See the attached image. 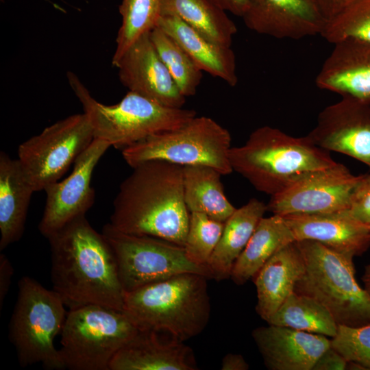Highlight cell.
<instances>
[{"mask_svg":"<svg viewBox=\"0 0 370 370\" xmlns=\"http://www.w3.org/2000/svg\"><path fill=\"white\" fill-rule=\"evenodd\" d=\"M130 91L172 108H182L186 98L161 60L150 32L140 37L114 65Z\"/></svg>","mask_w":370,"mask_h":370,"instance_id":"15","label":"cell"},{"mask_svg":"<svg viewBox=\"0 0 370 370\" xmlns=\"http://www.w3.org/2000/svg\"><path fill=\"white\" fill-rule=\"evenodd\" d=\"M16 302L10 323L9 336L22 367L40 363L47 369H64L54 345L66 314L62 299L28 276L18 282Z\"/></svg>","mask_w":370,"mask_h":370,"instance_id":"7","label":"cell"},{"mask_svg":"<svg viewBox=\"0 0 370 370\" xmlns=\"http://www.w3.org/2000/svg\"><path fill=\"white\" fill-rule=\"evenodd\" d=\"M296 242L305 268L294 291L323 305L338 325L369 324L370 297L357 282L354 257L312 240Z\"/></svg>","mask_w":370,"mask_h":370,"instance_id":"6","label":"cell"},{"mask_svg":"<svg viewBox=\"0 0 370 370\" xmlns=\"http://www.w3.org/2000/svg\"><path fill=\"white\" fill-rule=\"evenodd\" d=\"M226 12L242 17L247 10L246 0H213Z\"/></svg>","mask_w":370,"mask_h":370,"instance_id":"39","label":"cell"},{"mask_svg":"<svg viewBox=\"0 0 370 370\" xmlns=\"http://www.w3.org/2000/svg\"><path fill=\"white\" fill-rule=\"evenodd\" d=\"M345 212L353 218L368 224L370 222V172L362 175L351 195Z\"/></svg>","mask_w":370,"mask_h":370,"instance_id":"34","label":"cell"},{"mask_svg":"<svg viewBox=\"0 0 370 370\" xmlns=\"http://www.w3.org/2000/svg\"><path fill=\"white\" fill-rule=\"evenodd\" d=\"M221 175L209 166H183L184 197L190 213H203L221 222L232 215L236 208L225 195Z\"/></svg>","mask_w":370,"mask_h":370,"instance_id":"26","label":"cell"},{"mask_svg":"<svg viewBox=\"0 0 370 370\" xmlns=\"http://www.w3.org/2000/svg\"><path fill=\"white\" fill-rule=\"evenodd\" d=\"M295 241L312 240L353 257L370 247V227L345 210L329 214H292L282 216Z\"/></svg>","mask_w":370,"mask_h":370,"instance_id":"19","label":"cell"},{"mask_svg":"<svg viewBox=\"0 0 370 370\" xmlns=\"http://www.w3.org/2000/svg\"><path fill=\"white\" fill-rule=\"evenodd\" d=\"M150 37L180 92L185 97L195 95L203 71L182 47L160 28L152 29Z\"/></svg>","mask_w":370,"mask_h":370,"instance_id":"30","label":"cell"},{"mask_svg":"<svg viewBox=\"0 0 370 370\" xmlns=\"http://www.w3.org/2000/svg\"><path fill=\"white\" fill-rule=\"evenodd\" d=\"M111 145L94 138L88 148L76 159L71 173L64 180L47 186L45 206L38 225L46 238L92 207L95 193L90 186L93 171Z\"/></svg>","mask_w":370,"mask_h":370,"instance_id":"13","label":"cell"},{"mask_svg":"<svg viewBox=\"0 0 370 370\" xmlns=\"http://www.w3.org/2000/svg\"><path fill=\"white\" fill-rule=\"evenodd\" d=\"M14 269L8 258L3 254L0 255V304H2L10 286Z\"/></svg>","mask_w":370,"mask_h":370,"instance_id":"36","label":"cell"},{"mask_svg":"<svg viewBox=\"0 0 370 370\" xmlns=\"http://www.w3.org/2000/svg\"><path fill=\"white\" fill-rule=\"evenodd\" d=\"M101 233L114 254L125 293L185 273L214 279L209 267L190 260L184 246L151 236L125 233L110 223L103 227Z\"/></svg>","mask_w":370,"mask_h":370,"instance_id":"10","label":"cell"},{"mask_svg":"<svg viewBox=\"0 0 370 370\" xmlns=\"http://www.w3.org/2000/svg\"><path fill=\"white\" fill-rule=\"evenodd\" d=\"M119 10L122 21L116 35L113 66L140 37L157 26L161 0H122Z\"/></svg>","mask_w":370,"mask_h":370,"instance_id":"29","label":"cell"},{"mask_svg":"<svg viewBox=\"0 0 370 370\" xmlns=\"http://www.w3.org/2000/svg\"><path fill=\"white\" fill-rule=\"evenodd\" d=\"M320 35L333 44L348 38L370 42V0H350L326 21Z\"/></svg>","mask_w":370,"mask_h":370,"instance_id":"31","label":"cell"},{"mask_svg":"<svg viewBox=\"0 0 370 370\" xmlns=\"http://www.w3.org/2000/svg\"><path fill=\"white\" fill-rule=\"evenodd\" d=\"M94 138L87 115L73 114L22 143L17 160L34 191L44 190L60 180Z\"/></svg>","mask_w":370,"mask_h":370,"instance_id":"11","label":"cell"},{"mask_svg":"<svg viewBox=\"0 0 370 370\" xmlns=\"http://www.w3.org/2000/svg\"><path fill=\"white\" fill-rule=\"evenodd\" d=\"M368 225H369V227H370V222L368 223Z\"/></svg>","mask_w":370,"mask_h":370,"instance_id":"41","label":"cell"},{"mask_svg":"<svg viewBox=\"0 0 370 370\" xmlns=\"http://www.w3.org/2000/svg\"><path fill=\"white\" fill-rule=\"evenodd\" d=\"M267 210L264 203L253 198L245 205L236 208L224 222L221 238L208 263L214 280L230 278L236 260Z\"/></svg>","mask_w":370,"mask_h":370,"instance_id":"24","label":"cell"},{"mask_svg":"<svg viewBox=\"0 0 370 370\" xmlns=\"http://www.w3.org/2000/svg\"><path fill=\"white\" fill-rule=\"evenodd\" d=\"M67 78L89 119L94 138L116 148L180 127L197 116L193 110L166 106L130 90L119 103L104 105L90 95L75 73L69 72Z\"/></svg>","mask_w":370,"mask_h":370,"instance_id":"5","label":"cell"},{"mask_svg":"<svg viewBox=\"0 0 370 370\" xmlns=\"http://www.w3.org/2000/svg\"><path fill=\"white\" fill-rule=\"evenodd\" d=\"M138 330L123 310L101 305L70 309L59 349L65 369L110 370L114 355Z\"/></svg>","mask_w":370,"mask_h":370,"instance_id":"8","label":"cell"},{"mask_svg":"<svg viewBox=\"0 0 370 370\" xmlns=\"http://www.w3.org/2000/svg\"><path fill=\"white\" fill-rule=\"evenodd\" d=\"M17 159L0 153V251L22 237L33 193Z\"/></svg>","mask_w":370,"mask_h":370,"instance_id":"23","label":"cell"},{"mask_svg":"<svg viewBox=\"0 0 370 370\" xmlns=\"http://www.w3.org/2000/svg\"><path fill=\"white\" fill-rule=\"evenodd\" d=\"M362 175H353L338 162L330 167L303 173L271 196L267 210L281 216L346 210Z\"/></svg>","mask_w":370,"mask_h":370,"instance_id":"12","label":"cell"},{"mask_svg":"<svg viewBox=\"0 0 370 370\" xmlns=\"http://www.w3.org/2000/svg\"><path fill=\"white\" fill-rule=\"evenodd\" d=\"M307 136L317 147L370 167V104L342 97L319 114L316 126Z\"/></svg>","mask_w":370,"mask_h":370,"instance_id":"14","label":"cell"},{"mask_svg":"<svg viewBox=\"0 0 370 370\" xmlns=\"http://www.w3.org/2000/svg\"><path fill=\"white\" fill-rule=\"evenodd\" d=\"M331 346L347 362H355L370 369V323L361 326L338 325Z\"/></svg>","mask_w":370,"mask_h":370,"instance_id":"33","label":"cell"},{"mask_svg":"<svg viewBox=\"0 0 370 370\" xmlns=\"http://www.w3.org/2000/svg\"><path fill=\"white\" fill-rule=\"evenodd\" d=\"M156 27L173 38L202 71L230 86L236 85V56L231 47L210 40L173 14H162Z\"/></svg>","mask_w":370,"mask_h":370,"instance_id":"22","label":"cell"},{"mask_svg":"<svg viewBox=\"0 0 370 370\" xmlns=\"http://www.w3.org/2000/svg\"><path fill=\"white\" fill-rule=\"evenodd\" d=\"M249 366L241 354H227L221 362L222 370H247Z\"/></svg>","mask_w":370,"mask_h":370,"instance_id":"38","label":"cell"},{"mask_svg":"<svg viewBox=\"0 0 370 370\" xmlns=\"http://www.w3.org/2000/svg\"><path fill=\"white\" fill-rule=\"evenodd\" d=\"M160 332L140 330L114 355L110 370H196L190 347L175 339L162 340Z\"/></svg>","mask_w":370,"mask_h":370,"instance_id":"20","label":"cell"},{"mask_svg":"<svg viewBox=\"0 0 370 370\" xmlns=\"http://www.w3.org/2000/svg\"><path fill=\"white\" fill-rule=\"evenodd\" d=\"M47 238L52 289L66 307L101 305L123 310L125 291L114 254L86 215L77 217Z\"/></svg>","mask_w":370,"mask_h":370,"instance_id":"1","label":"cell"},{"mask_svg":"<svg viewBox=\"0 0 370 370\" xmlns=\"http://www.w3.org/2000/svg\"><path fill=\"white\" fill-rule=\"evenodd\" d=\"M326 21L338 14L350 0H315Z\"/></svg>","mask_w":370,"mask_h":370,"instance_id":"37","label":"cell"},{"mask_svg":"<svg viewBox=\"0 0 370 370\" xmlns=\"http://www.w3.org/2000/svg\"><path fill=\"white\" fill-rule=\"evenodd\" d=\"M208 279L185 273L125 293L123 311L138 330L166 332L184 342L208 323Z\"/></svg>","mask_w":370,"mask_h":370,"instance_id":"3","label":"cell"},{"mask_svg":"<svg viewBox=\"0 0 370 370\" xmlns=\"http://www.w3.org/2000/svg\"><path fill=\"white\" fill-rule=\"evenodd\" d=\"M132 168L119 186L110 223L125 233L184 246L190 212L184 197L183 166L150 160Z\"/></svg>","mask_w":370,"mask_h":370,"instance_id":"2","label":"cell"},{"mask_svg":"<svg viewBox=\"0 0 370 370\" xmlns=\"http://www.w3.org/2000/svg\"><path fill=\"white\" fill-rule=\"evenodd\" d=\"M304 268L302 254L294 241L276 251L255 275L256 310L263 320L267 322L294 292Z\"/></svg>","mask_w":370,"mask_h":370,"instance_id":"21","label":"cell"},{"mask_svg":"<svg viewBox=\"0 0 370 370\" xmlns=\"http://www.w3.org/2000/svg\"><path fill=\"white\" fill-rule=\"evenodd\" d=\"M252 337L271 370H312L331 346L325 336L271 324L254 329Z\"/></svg>","mask_w":370,"mask_h":370,"instance_id":"17","label":"cell"},{"mask_svg":"<svg viewBox=\"0 0 370 370\" xmlns=\"http://www.w3.org/2000/svg\"><path fill=\"white\" fill-rule=\"evenodd\" d=\"M229 160L233 171L271 196L303 173L338 163L308 136L294 137L268 125L253 131L243 145L231 147Z\"/></svg>","mask_w":370,"mask_h":370,"instance_id":"4","label":"cell"},{"mask_svg":"<svg viewBox=\"0 0 370 370\" xmlns=\"http://www.w3.org/2000/svg\"><path fill=\"white\" fill-rule=\"evenodd\" d=\"M242 16L251 30L278 39L321 34L326 20L315 0H246Z\"/></svg>","mask_w":370,"mask_h":370,"instance_id":"16","label":"cell"},{"mask_svg":"<svg viewBox=\"0 0 370 370\" xmlns=\"http://www.w3.org/2000/svg\"><path fill=\"white\" fill-rule=\"evenodd\" d=\"M268 324L334 337L338 323L329 310L314 299L293 292L267 321Z\"/></svg>","mask_w":370,"mask_h":370,"instance_id":"28","label":"cell"},{"mask_svg":"<svg viewBox=\"0 0 370 370\" xmlns=\"http://www.w3.org/2000/svg\"><path fill=\"white\" fill-rule=\"evenodd\" d=\"M229 131L212 119L195 116L180 127L150 136L122 150L134 167L150 160H163L182 166L206 165L222 175L233 172L229 160Z\"/></svg>","mask_w":370,"mask_h":370,"instance_id":"9","label":"cell"},{"mask_svg":"<svg viewBox=\"0 0 370 370\" xmlns=\"http://www.w3.org/2000/svg\"><path fill=\"white\" fill-rule=\"evenodd\" d=\"M173 14L210 40L231 47L235 23L213 0H161V15Z\"/></svg>","mask_w":370,"mask_h":370,"instance_id":"27","label":"cell"},{"mask_svg":"<svg viewBox=\"0 0 370 370\" xmlns=\"http://www.w3.org/2000/svg\"><path fill=\"white\" fill-rule=\"evenodd\" d=\"M347 364L345 358L330 346L316 361L312 370H344Z\"/></svg>","mask_w":370,"mask_h":370,"instance_id":"35","label":"cell"},{"mask_svg":"<svg viewBox=\"0 0 370 370\" xmlns=\"http://www.w3.org/2000/svg\"><path fill=\"white\" fill-rule=\"evenodd\" d=\"M362 281L364 283V289L370 297V264L365 267Z\"/></svg>","mask_w":370,"mask_h":370,"instance_id":"40","label":"cell"},{"mask_svg":"<svg viewBox=\"0 0 370 370\" xmlns=\"http://www.w3.org/2000/svg\"><path fill=\"white\" fill-rule=\"evenodd\" d=\"M294 241V235L282 216L273 214L262 218L236 260L231 279L238 285L245 284L276 251Z\"/></svg>","mask_w":370,"mask_h":370,"instance_id":"25","label":"cell"},{"mask_svg":"<svg viewBox=\"0 0 370 370\" xmlns=\"http://www.w3.org/2000/svg\"><path fill=\"white\" fill-rule=\"evenodd\" d=\"M224 222L199 212H190L184 247L193 262L206 265L221 238Z\"/></svg>","mask_w":370,"mask_h":370,"instance_id":"32","label":"cell"},{"mask_svg":"<svg viewBox=\"0 0 370 370\" xmlns=\"http://www.w3.org/2000/svg\"><path fill=\"white\" fill-rule=\"evenodd\" d=\"M334 45L317 75V86L370 104V42L348 38Z\"/></svg>","mask_w":370,"mask_h":370,"instance_id":"18","label":"cell"}]
</instances>
